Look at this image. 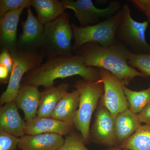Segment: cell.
I'll use <instances>...</instances> for the list:
<instances>
[{"label":"cell","mask_w":150,"mask_h":150,"mask_svg":"<svg viewBox=\"0 0 150 150\" xmlns=\"http://www.w3.org/2000/svg\"><path fill=\"white\" fill-rule=\"evenodd\" d=\"M74 38L70 14L65 11L54 21L44 25L43 38L39 50L47 59L72 54Z\"/></svg>","instance_id":"cell-3"},{"label":"cell","mask_w":150,"mask_h":150,"mask_svg":"<svg viewBox=\"0 0 150 150\" xmlns=\"http://www.w3.org/2000/svg\"><path fill=\"white\" fill-rule=\"evenodd\" d=\"M119 147L129 150H150V125H141Z\"/></svg>","instance_id":"cell-21"},{"label":"cell","mask_w":150,"mask_h":150,"mask_svg":"<svg viewBox=\"0 0 150 150\" xmlns=\"http://www.w3.org/2000/svg\"><path fill=\"white\" fill-rule=\"evenodd\" d=\"M32 0H1L0 18L11 11L30 7Z\"/></svg>","instance_id":"cell-25"},{"label":"cell","mask_w":150,"mask_h":150,"mask_svg":"<svg viewBox=\"0 0 150 150\" xmlns=\"http://www.w3.org/2000/svg\"><path fill=\"white\" fill-rule=\"evenodd\" d=\"M122 16L118 24L115 38L131 53L135 54L150 53V45L146 40V33L149 22L136 21L131 16L127 4L122 8Z\"/></svg>","instance_id":"cell-6"},{"label":"cell","mask_w":150,"mask_h":150,"mask_svg":"<svg viewBox=\"0 0 150 150\" xmlns=\"http://www.w3.org/2000/svg\"><path fill=\"white\" fill-rule=\"evenodd\" d=\"M25 121L18 112L15 101L7 103L0 108V129L15 137L25 135Z\"/></svg>","instance_id":"cell-13"},{"label":"cell","mask_w":150,"mask_h":150,"mask_svg":"<svg viewBox=\"0 0 150 150\" xmlns=\"http://www.w3.org/2000/svg\"><path fill=\"white\" fill-rule=\"evenodd\" d=\"M138 115L141 123L150 125V103Z\"/></svg>","instance_id":"cell-29"},{"label":"cell","mask_w":150,"mask_h":150,"mask_svg":"<svg viewBox=\"0 0 150 150\" xmlns=\"http://www.w3.org/2000/svg\"><path fill=\"white\" fill-rule=\"evenodd\" d=\"M13 67L6 89L1 95L0 105L15 101L24 75L42 64L45 56L39 49L23 50L17 48L10 51Z\"/></svg>","instance_id":"cell-5"},{"label":"cell","mask_w":150,"mask_h":150,"mask_svg":"<svg viewBox=\"0 0 150 150\" xmlns=\"http://www.w3.org/2000/svg\"><path fill=\"white\" fill-rule=\"evenodd\" d=\"M22 32L19 36L17 48L23 50H38L43 38L44 26L33 13L30 7L27 9L26 20L21 21Z\"/></svg>","instance_id":"cell-11"},{"label":"cell","mask_w":150,"mask_h":150,"mask_svg":"<svg viewBox=\"0 0 150 150\" xmlns=\"http://www.w3.org/2000/svg\"><path fill=\"white\" fill-rule=\"evenodd\" d=\"M61 1L65 10L69 9L74 11L75 16L82 27L97 24L100 18L107 19L113 16L122 7L117 1H111L104 9L96 7L91 0H62Z\"/></svg>","instance_id":"cell-8"},{"label":"cell","mask_w":150,"mask_h":150,"mask_svg":"<svg viewBox=\"0 0 150 150\" xmlns=\"http://www.w3.org/2000/svg\"><path fill=\"white\" fill-rule=\"evenodd\" d=\"M104 86L101 99L105 107L115 119L118 113L129 108L122 82L107 70L99 69Z\"/></svg>","instance_id":"cell-10"},{"label":"cell","mask_w":150,"mask_h":150,"mask_svg":"<svg viewBox=\"0 0 150 150\" xmlns=\"http://www.w3.org/2000/svg\"><path fill=\"white\" fill-rule=\"evenodd\" d=\"M40 97V92L37 87L30 85H21L15 101L19 109L23 111L25 121L37 116Z\"/></svg>","instance_id":"cell-16"},{"label":"cell","mask_w":150,"mask_h":150,"mask_svg":"<svg viewBox=\"0 0 150 150\" xmlns=\"http://www.w3.org/2000/svg\"><path fill=\"white\" fill-rule=\"evenodd\" d=\"M21 150H57L64 144L63 136L57 134L25 135L20 137Z\"/></svg>","instance_id":"cell-15"},{"label":"cell","mask_w":150,"mask_h":150,"mask_svg":"<svg viewBox=\"0 0 150 150\" xmlns=\"http://www.w3.org/2000/svg\"><path fill=\"white\" fill-rule=\"evenodd\" d=\"M138 114L128 108L118 113L115 119V136L118 146L131 137L142 125Z\"/></svg>","instance_id":"cell-18"},{"label":"cell","mask_w":150,"mask_h":150,"mask_svg":"<svg viewBox=\"0 0 150 150\" xmlns=\"http://www.w3.org/2000/svg\"><path fill=\"white\" fill-rule=\"evenodd\" d=\"M70 85L63 83L57 86L46 88L40 92V97L37 116L51 118L58 103L68 92Z\"/></svg>","instance_id":"cell-19"},{"label":"cell","mask_w":150,"mask_h":150,"mask_svg":"<svg viewBox=\"0 0 150 150\" xmlns=\"http://www.w3.org/2000/svg\"><path fill=\"white\" fill-rule=\"evenodd\" d=\"M25 134L34 135L41 134H57L67 136L74 130V126L52 118L36 116L25 121Z\"/></svg>","instance_id":"cell-12"},{"label":"cell","mask_w":150,"mask_h":150,"mask_svg":"<svg viewBox=\"0 0 150 150\" xmlns=\"http://www.w3.org/2000/svg\"><path fill=\"white\" fill-rule=\"evenodd\" d=\"M124 93L129 103V108L138 114L150 103V86L141 91L131 90L126 86L123 87Z\"/></svg>","instance_id":"cell-22"},{"label":"cell","mask_w":150,"mask_h":150,"mask_svg":"<svg viewBox=\"0 0 150 150\" xmlns=\"http://www.w3.org/2000/svg\"><path fill=\"white\" fill-rule=\"evenodd\" d=\"M90 141L108 147L118 146L115 136V119L100 98L94 120L90 130Z\"/></svg>","instance_id":"cell-9"},{"label":"cell","mask_w":150,"mask_h":150,"mask_svg":"<svg viewBox=\"0 0 150 150\" xmlns=\"http://www.w3.org/2000/svg\"><path fill=\"white\" fill-rule=\"evenodd\" d=\"M128 64L134 69H137L146 76L150 77V53L135 54L129 52Z\"/></svg>","instance_id":"cell-23"},{"label":"cell","mask_w":150,"mask_h":150,"mask_svg":"<svg viewBox=\"0 0 150 150\" xmlns=\"http://www.w3.org/2000/svg\"><path fill=\"white\" fill-rule=\"evenodd\" d=\"M129 51L116 40L106 47L94 42L85 43L74 52L83 59L86 66L107 70L126 86L137 77H146L129 66Z\"/></svg>","instance_id":"cell-2"},{"label":"cell","mask_w":150,"mask_h":150,"mask_svg":"<svg viewBox=\"0 0 150 150\" xmlns=\"http://www.w3.org/2000/svg\"><path fill=\"white\" fill-rule=\"evenodd\" d=\"M23 9L11 11L0 18V43L9 51L17 48V28Z\"/></svg>","instance_id":"cell-14"},{"label":"cell","mask_w":150,"mask_h":150,"mask_svg":"<svg viewBox=\"0 0 150 150\" xmlns=\"http://www.w3.org/2000/svg\"><path fill=\"white\" fill-rule=\"evenodd\" d=\"M105 150H129L126 149L121 148L118 146L112 147H108Z\"/></svg>","instance_id":"cell-31"},{"label":"cell","mask_w":150,"mask_h":150,"mask_svg":"<svg viewBox=\"0 0 150 150\" xmlns=\"http://www.w3.org/2000/svg\"><path fill=\"white\" fill-rule=\"evenodd\" d=\"M0 65L6 67L11 74L13 67V61L10 53L7 49H2L0 54Z\"/></svg>","instance_id":"cell-27"},{"label":"cell","mask_w":150,"mask_h":150,"mask_svg":"<svg viewBox=\"0 0 150 150\" xmlns=\"http://www.w3.org/2000/svg\"><path fill=\"white\" fill-rule=\"evenodd\" d=\"M80 93L77 89L67 92L58 103L51 118L74 126L79 103Z\"/></svg>","instance_id":"cell-17"},{"label":"cell","mask_w":150,"mask_h":150,"mask_svg":"<svg viewBox=\"0 0 150 150\" xmlns=\"http://www.w3.org/2000/svg\"><path fill=\"white\" fill-rule=\"evenodd\" d=\"M85 144L81 133L74 130L66 136L64 144L57 150H90Z\"/></svg>","instance_id":"cell-24"},{"label":"cell","mask_w":150,"mask_h":150,"mask_svg":"<svg viewBox=\"0 0 150 150\" xmlns=\"http://www.w3.org/2000/svg\"><path fill=\"white\" fill-rule=\"evenodd\" d=\"M31 6L37 12L38 21L44 26L65 12L62 1L59 0H32Z\"/></svg>","instance_id":"cell-20"},{"label":"cell","mask_w":150,"mask_h":150,"mask_svg":"<svg viewBox=\"0 0 150 150\" xmlns=\"http://www.w3.org/2000/svg\"><path fill=\"white\" fill-rule=\"evenodd\" d=\"M74 76H79L84 80L94 82L101 80L99 69L86 66L83 59L76 54L62 55L47 59L25 74L21 85H30L46 88L54 86V81Z\"/></svg>","instance_id":"cell-1"},{"label":"cell","mask_w":150,"mask_h":150,"mask_svg":"<svg viewBox=\"0 0 150 150\" xmlns=\"http://www.w3.org/2000/svg\"><path fill=\"white\" fill-rule=\"evenodd\" d=\"M74 86L80 93L79 103L74 126L86 144L90 142L92 116L104 93V86L101 79L94 82L83 79L76 81Z\"/></svg>","instance_id":"cell-4"},{"label":"cell","mask_w":150,"mask_h":150,"mask_svg":"<svg viewBox=\"0 0 150 150\" xmlns=\"http://www.w3.org/2000/svg\"><path fill=\"white\" fill-rule=\"evenodd\" d=\"M131 1L138 9L145 13L147 21L150 23V0H132Z\"/></svg>","instance_id":"cell-28"},{"label":"cell","mask_w":150,"mask_h":150,"mask_svg":"<svg viewBox=\"0 0 150 150\" xmlns=\"http://www.w3.org/2000/svg\"><path fill=\"white\" fill-rule=\"evenodd\" d=\"M20 139L0 129V150H17Z\"/></svg>","instance_id":"cell-26"},{"label":"cell","mask_w":150,"mask_h":150,"mask_svg":"<svg viewBox=\"0 0 150 150\" xmlns=\"http://www.w3.org/2000/svg\"><path fill=\"white\" fill-rule=\"evenodd\" d=\"M122 16L121 8L118 12L97 24L85 27H79L71 25L74 43L73 51H75L85 43L94 42L103 46H108L116 41V30Z\"/></svg>","instance_id":"cell-7"},{"label":"cell","mask_w":150,"mask_h":150,"mask_svg":"<svg viewBox=\"0 0 150 150\" xmlns=\"http://www.w3.org/2000/svg\"><path fill=\"white\" fill-rule=\"evenodd\" d=\"M10 76L8 69L4 66L0 65V82L1 84L8 83Z\"/></svg>","instance_id":"cell-30"}]
</instances>
